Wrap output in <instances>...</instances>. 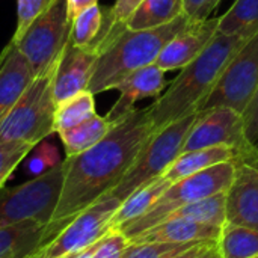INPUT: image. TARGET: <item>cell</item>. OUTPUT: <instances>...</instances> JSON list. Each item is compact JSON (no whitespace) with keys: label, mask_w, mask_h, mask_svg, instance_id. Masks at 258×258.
Masks as SVG:
<instances>
[{"label":"cell","mask_w":258,"mask_h":258,"mask_svg":"<svg viewBox=\"0 0 258 258\" xmlns=\"http://www.w3.org/2000/svg\"><path fill=\"white\" fill-rule=\"evenodd\" d=\"M98 5V0H67V9H68V18L73 23V20L83 12L85 9Z\"/></svg>","instance_id":"36"},{"label":"cell","mask_w":258,"mask_h":258,"mask_svg":"<svg viewBox=\"0 0 258 258\" xmlns=\"http://www.w3.org/2000/svg\"><path fill=\"white\" fill-rule=\"evenodd\" d=\"M236 168L237 160L224 162L171 183L169 187L160 195L156 204L145 215L125 224L119 228V231L128 240H132L148 228L165 221L177 209L189 203L200 201L221 192H227L234 180Z\"/></svg>","instance_id":"4"},{"label":"cell","mask_w":258,"mask_h":258,"mask_svg":"<svg viewBox=\"0 0 258 258\" xmlns=\"http://www.w3.org/2000/svg\"><path fill=\"white\" fill-rule=\"evenodd\" d=\"M166 88L168 82L165 79V71L156 63L136 70L115 85L113 89L119 91V98L110 107L106 118L115 124L133 112L136 103L145 98H157Z\"/></svg>","instance_id":"15"},{"label":"cell","mask_w":258,"mask_h":258,"mask_svg":"<svg viewBox=\"0 0 258 258\" xmlns=\"http://www.w3.org/2000/svg\"><path fill=\"white\" fill-rule=\"evenodd\" d=\"M231 160H239V151L236 148L225 147V145L186 151V153H181L174 160V163L163 174V177L168 181L174 183L177 180H181L184 177H189L200 171L212 168L218 163L231 162Z\"/></svg>","instance_id":"19"},{"label":"cell","mask_w":258,"mask_h":258,"mask_svg":"<svg viewBox=\"0 0 258 258\" xmlns=\"http://www.w3.org/2000/svg\"><path fill=\"white\" fill-rule=\"evenodd\" d=\"M219 145L236 148L239 160L245 159L248 153L257 151V147H252L245 138L242 113L231 107H213L198 112L181 153Z\"/></svg>","instance_id":"11"},{"label":"cell","mask_w":258,"mask_h":258,"mask_svg":"<svg viewBox=\"0 0 258 258\" xmlns=\"http://www.w3.org/2000/svg\"><path fill=\"white\" fill-rule=\"evenodd\" d=\"M215 8L213 0H184V14L197 23L210 18V12H213Z\"/></svg>","instance_id":"35"},{"label":"cell","mask_w":258,"mask_h":258,"mask_svg":"<svg viewBox=\"0 0 258 258\" xmlns=\"http://www.w3.org/2000/svg\"><path fill=\"white\" fill-rule=\"evenodd\" d=\"M184 14V0H144L125 21V29L145 30L165 26Z\"/></svg>","instance_id":"22"},{"label":"cell","mask_w":258,"mask_h":258,"mask_svg":"<svg viewBox=\"0 0 258 258\" xmlns=\"http://www.w3.org/2000/svg\"><path fill=\"white\" fill-rule=\"evenodd\" d=\"M203 243V242H194V243H162V242H153V243H130L125 257L124 258H174L184 251L190 249L192 246Z\"/></svg>","instance_id":"30"},{"label":"cell","mask_w":258,"mask_h":258,"mask_svg":"<svg viewBox=\"0 0 258 258\" xmlns=\"http://www.w3.org/2000/svg\"><path fill=\"white\" fill-rule=\"evenodd\" d=\"M171 181H168L163 175L150 181L148 184L135 190L130 197H127L118 210L115 212L110 221V230H119L125 224L141 218L145 215L160 198V195L169 187Z\"/></svg>","instance_id":"20"},{"label":"cell","mask_w":258,"mask_h":258,"mask_svg":"<svg viewBox=\"0 0 258 258\" xmlns=\"http://www.w3.org/2000/svg\"><path fill=\"white\" fill-rule=\"evenodd\" d=\"M213 3H215V5H216V6H218V5H219V3H221V0H213Z\"/></svg>","instance_id":"39"},{"label":"cell","mask_w":258,"mask_h":258,"mask_svg":"<svg viewBox=\"0 0 258 258\" xmlns=\"http://www.w3.org/2000/svg\"><path fill=\"white\" fill-rule=\"evenodd\" d=\"M97 53L89 47H77L70 39L60 54L53 80L56 106L86 91L92 77Z\"/></svg>","instance_id":"12"},{"label":"cell","mask_w":258,"mask_h":258,"mask_svg":"<svg viewBox=\"0 0 258 258\" xmlns=\"http://www.w3.org/2000/svg\"><path fill=\"white\" fill-rule=\"evenodd\" d=\"M216 242H203V243H198V245H195V246H192L190 249H187V251H184L183 254H180V255H177V257L174 258H197L200 257L207 248H210L212 245H215Z\"/></svg>","instance_id":"37"},{"label":"cell","mask_w":258,"mask_h":258,"mask_svg":"<svg viewBox=\"0 0 258 258\" xmlns=\"http://www.w3.org/2000/svg\"><path fill=\"white\" fill-rule=\"evenodd\" d=\"M197 258H221L219 255V252H218V246H216V243L215 245H212L210 248H207L200 257Z\"/></svg>","instance_id":"38"},{"label":"cell","mask_w":258,"mask_h":258,"mask_svg":"<svg viewBox=\"0 0 258 258\" xmlns=\"http://www.w3.org/2000/svg\"><path fill=\"white\" fill-rule=\"evenodd\" d=\"M227 222L258 230V166L246 160H237L227 190Z\"/></svg>","instance_id":"13"},{"label":"cell","mask_w":258,"mask_h":258,"mask_svg":"<svg viewBox=\"0 0 258 258\" xmlns=\"http://www.w3.org/2000/svg\"><path fill=\"white\" fill-rule=\"evenodd\" d=\"M258 89V30L233 56L201 110L231 107L243 113Z\"/></svg>","instance_id":"10"},{"label":"cell","mask_w":258,"mask_h":258,"mask_svg":"<svg viewBox=\"0 0 258 258\" xmlns=\"http://www.w3.org/2000/svg\"><path fill=\"white\" fill-rule=\"evenodd\" d=\"M65 177L62 162L51 171L15 187L0 189V227L35 221L48 224L56 210Z\"/></svg>","instance_id":"7"},{"label":"cell","mask_w":258,"mask_h":258,"mask_svg":"<svg viewBox=\"0 0 258 258\" xmlns=\"http://www.w3.org/2000/svg\"><path fill=\"white\" fill-rule=\"evenodd\" d=\"M222 228L183 218H171L133 237L130 243H194L218 242Z\"/></svg>","instance_id":"17"},{"label":"cell","mask_w":258,"mask_h":258,"mask_svg":"<svg viewBox=\"0 0 258 258\" xmlns=\"http://www.w3.org/2000/svg\"><path fill=\"white\" fill-rule=\"evenodd\" d=\"M23 162L24 174L30 175L32 178L39 177L62 163L57 147L53 142H48L47 139L38 142Z\"/></svg>","instance_id":"29"},{"label":"cell","mask_w":258,"mask_h":258,"mask_svg":"<svg viewBox=\"0 0 258 258\" xmlns=\"http://www.w3.org/2000/svg\"><path fill=\"white\" fill-rule=\"evenodd\" d=\"M171 218L190 219L195 222L209 224L222 228L227 224V192H221L209 198L189 203L172 212L166 219Z\"/></svg>","instance_id":"24"},{"label":"cell","mask_w":258,"mask_h":258,"mask_svg":"<svg viewBox=\"0 0 258 258\" xmlns=\"http://www.w3.org/2000/svg\"><path fill=\"white\" fill-rule=\"evenodd\" d=\"M216 246L221 258L258 257V230L227 222Z\"/></svg>","instance_id":"23"},{"label":"cell","mask_w":258,"mask_h":258,"mask_svg":"<svg viewBox=\"0 0 258 258\" xmlns=\"http://www.w3.org/2000/svg\"><path fill=\"white\" fill-rule=\"evenodd\" d=\"M197 118L198 112H194L156 132L145 144L124 178L109 194L122 203L139 187L162 177L174 163V160L181 154L186 138Z\"/></svg>","instance_id":"6"},{"label":"cell","mask_w":258,"mask_h":258,"mask_svg":"<svg viewBox=\"0 0 258 258\" xmlns=\"http://www.w3.org/2000/svg\"><path fill=\"white\" fill-rule=\"evenodd\" d=\"M59 59L30 83L0 121V144L26 142L36 145L54 133L53 80Z\"/></svg>","instance_id":"5"},{"label":"cell","mask_w":258,"mask_h":258,"mask_svg":"<svg viewBox=\"0 0 258 258\" xmlns=\"http://www.w3.org/2000/svg\"><path fill=\"white\" fill-rule=\"evenodd\" d=\"M35 145L26 142L0 144V189Z\"/></svg>","instance_id":"31"},{"label":"cell","mask_w":258,"mask_h":258,"mask_svg":"<svg viewBox=\"0 0 258 258\" xmlns=\"http://www.w3.org/2000/svg\"><path fill=\"white\" fill-rule=\"evenodd\" d=\"M130 240L119 230H110L98 242L92 258H124Z\"/></svg>","instance_id":"33"},{"label":"cell","mask_w":258,"mask_h":258,"mask_svg":"<svg viewBox=\"0 0 258 258\" xmlns=\"http://www.w3.org/2000/svg\"><path fill=\"white\" fill-rule=\"evenodd\" d=\"M95 115V101L94 94L86 89L56 106L54 112V133L73 128L80 122L86 121Z\"/></svg>","instance_id":"26"},{"label":"cell","mask_w":258,"mask_h":258,"mask_svg":"<svg viewBox=\"0 0 258 258\" xmlns=\"http://www.w3.org/2000/svg\"><path fill=\"white\" fill-rule=\"evenodd\" d=\"M113 127V122H110L106 116L92 115L86 121L80 122L79 125L63 130L59 133V138L63 144L67 157L79 156L94 145H97Z\"/></svg>","instance_id":"21"},{"label":"cell","mask_w":258,"mask_h":258,"mask_svg":"<svg viewBox=\"0 0 258 258\" xmlns=\"http://www.w3.org/2000/svg\"><path fill=\"white\" fill-rule=\"evenodd\" d=\"M254 258H258V257H254Z\"/></svg>","instance_id":"40"},{"label":"cell","mask_w":258,"mask_h":258,"mask_svg":"<svg viewBox=\"0 0 258 258\" xmlns=\"http://www.w3.org/2000/svg\"><path fill=\"white\" fill-rule=\"evenodd\" d=\"M154 133L148 106L135 109L116 121L97 145L67 157L62 190L50 222L71 221L112 192Z\"/></svg>","instance_id":"1"},{"label":"cell","mask_w":258,"mask_h":258,"mask_svg":"<svg viewBox=\"0 0 258 258\" xmlns=\"http://www.w3.org/2000/svg\"><path fill=\"white\" fill-rule=\"evenodd\" d=\"M121 201L107 194L71 219L54 237L42 242L23 258H67L101 240Z\"/></svg>","instance_id":"8"},{"label":"cell","mask_w":258,"mask_h":258,"mask_svg":"<svg viewBox=\"0 0 258 258\" xmlns=\"http://www.w3.org/2000/svg\"><path fill=\"white\" fill-rule=\"evenodd\" d=\"M144 0H116L112 8L104 9V18H103V27L100 35L97 36L95 42L89 47L92 48L97 54L104 47L113 36H116L122 29H125V21L130 18V15L138 9V6Z\"/></svg>","instance_id":"27"},{"label":"cell","mask_w":258,"mask_h":258,"mask_svg":"<svg viewBox=\"0 0 258 258\" xmlns=\"http://www.w3.org/2000/svg\"><path fill=\"white\" fill-rule=\"evenodd\" d=\"M103 8L94 5L80 12L71 23L70 41L77 47H91L103 27Z\"/></svg>","instance_id":"28"},{"label":"cell","mask_w":258,"mask_h":258,"mask_svg":"<svg viewBox=\"0 0 258 258\" xmlns=\"http://www.w3.org/2000/svg\"><path fill=\"white\" fill-rule=\"evenodd\" d=\"M249 38L246 35L216 33L207 48L181 68L166 91L148 106L154 130L159 132L194 112H200L233 56Z\"/></svg>","instance_id":"2"},{"label":"cell","mask_w":258,"mask_h":258,"mask_svg":"<svg viewBox=\"0 0 258 258\" xmlns=\"http://www.w3.org/2000/svg\"><path fill=\"white\" fill-rule=\"evenodd\" d=\"M71 33L67 0H54L18 38L15 45L27 59L35 77L44 74L62 54Z\"/></svg>","instance_id":"9"},{"label":"cell","mask_w":258,"mask_h":258,"mask_svg":"<svg viewBox=\"0 0 258 258\" xmlns=\"http://www.w3.org/2000/svg\"><path fill=\"white\" fill-rule=\"evenodd\" d=\"M54 0H17V29L11 39L17 41L26 32V29L38 18Z\"/></svg>","instance_id":"32"},{"label":"cell","mask_w":258,"mask_h":258,"mask_svg":"<svg viewBox=\"0 0 258 258\" xmlns=\"http://www.w3.org/2000/svg\"><path fill=\"white\" fill-rule=\"evenodd\" d=\"M35 79L27 59L11 39L0 53V121Z\"/></svg>","instance_id":"16"},{"label":"cell","mask_w":258,"mask_h":258,"mask_svg":"<svg viewBox=\"0 0 258 258\" xmlns=\"http://www.w3.org/2000/svg\"><path fill=\"white\" fill-rule=\"evenodd\" d=\"M67 224L65 221L48 224L27 221L0 227V258H23L42 242L54 237Z\"/></svg>","instance_id":"18"},{"label":"cell","mask_w":258,"mask_h":258,"mask_svg":"<svg viewBox=\"0 0 258 258\" xmlns=\"http://www.w3.org/2000/svg\"><path fill=\"white\" fill-rule=\"evenodd\" d=\"M218 33V17L194 23L174 36L160 51L156 65L166 71L181 70L195 60Z\"/></svg>","instance_id":"14"},{"label":"cell","mask_w":258,"mask_h":258,"mask_svg":"<svg viewBox=\"0 0 258 258\" xmlns=\"http://www.w3.org/2000/svg\"><path fill=\"white\" fill-rule=\"evenodd\" d=\"M243 116V128H245V138L252 145L257 147L258 144V89L255 91L252 100L246 106Z\"/></svg>","instance_id":"34"},{"label":"cell","mask_w":258,"mask_h":258,"mask_svg":"<svg viewBox=\"0 0 258 258\" xmlns=\"http://www.w3.org/2000/svg\"><path fill=\"white\" fill-rule=\"evenodd\" d=\"M258 30V0H236L218 17V33L252 36Z\"/></svg>","instance_id":"25"},{"label":"cell","mask_w":258,"mask_h":258,"mask_svg":"<svg viewBox=\"0 0 258 258\" xmlns=\"http://www.w3.org/2000/svg\"><path fill=\"white\" fill-rule=\"evenodd\" d=\"M194 23L197 21L183 14L156 29H122L98 51L88 89L94 95L113 89L116 83L133 71L156 63L163 47Z\"/></svg>","instance_id":"3"}]
</instances>
